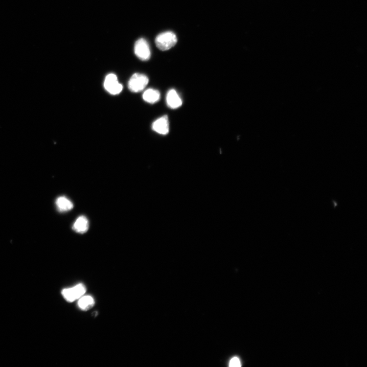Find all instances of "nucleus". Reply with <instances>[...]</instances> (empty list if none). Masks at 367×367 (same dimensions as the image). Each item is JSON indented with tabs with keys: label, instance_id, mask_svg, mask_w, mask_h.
Wrapping results in <instances>:
<instances>
[{
	"label": "nucleus",
	"instance_id": "8",
	"mask_svg": "<svg viewBox=\"0 0 367 367\" xmlns=\"http://www.w3.org/2000/svg\"><path fill=\"white\" fill-rule=\"evenodd\" d=\"M89 229V222L84 216L79 217L73 224L72 229L78 233L83 234L87 232Z\"/></svg>",
	"mask_w": 367,
	"mask_h": 367
},
{
	"label": "nucleus",
	"instance_id": "5",
	"mask_svg": "<svg viewBox=\"0 0 367 367\" xmlns=\"http://www.w3.org/2000/svg\"><path fill=\"white\" fill-rule=\"evenodd\" d=\"M87 291L85 286L80 284L72 288L65 289L62 291L64 298L69 302L74 301L81 298Z\"/></svg>",
	"mask_w": 367,
	"mask_h": 367
},
{
	"label": "nucleus",
	"instance_id": "9",
	"mask_svg": "<svg viewBox=\"0 0 367 367\" xmlns=\"http://www.w3.org/2000/svg\"><path fill=\"white\" fill-rule=\"evenodd\" d=\"M160 99V92L154 89L147 90L143 94L144 101L150 104H155L158 102Z\"/></svg>",
	"mask_w": 367,
	"mask_h": 367
},
{
	"label": "nucleus",
	"instance_id": "6",
	"mask_svg": "<svg viewBox=\"0 0 367 367\" xmlns=\"http://www.w3.org/2000/svg\"><path fill=\"white\" fill-rule=\"evenodd\" d=\"M152 129L158 134H167L169 130L168 116L164 115L155 120L152 125Z\"/></svg>",
	"mask_w": 367,
	"mask_h": 367
},
{
	"label": "nucleus",
	"instance_id": "12",
	"mask_svg": "<svg viewBox=\"0 0 367 367\" xmlns=\"http://www.w3.org/2000/svg\"><path fill=\"white\" fill-rule=\"evenodd\" d=\"M241 366L239 359L237 357H234L231 359L229 362V366L231 367H239Z\"/></svg>",
	"mask_w": 367,
	"mask_h": 367
},
{
	"label": "nucleus",
	"instance_id": "10",
	"mask_svg": "<svg viewBox=\"0 0 367 367\" xmlns=\"http://www.w3.org/2000/svg\"><path fill=\"white\" fill-rule=\"evenodd\" d=\"M56 205L58 210L61 212L69 211L73 207V203L65 197H59L56 201Z\"/></svg>",
	"mask_w": 367,
	"mask_h": 367
},
{
	"label": "nucleus",
	"instance_id": "11",
	"mask_svg": "<svg viewBox=\"0 0 367 367\" xmlns=\"http://www.w3.org/2000/svg\"><path fill=\"white\" fill-rule=\"evenodd\" d=\"M94 305V299L91 296L82 297L78 302L79 307L83 311H88L91 309Z\"/></svg>",
	"mask_w": 367,
	"mask_h": 367
},
{
	"label": "nucleus",
	"instance_id": "3",
	"mask_svg": "<svg viewBox=\"0 0 367 367\" xmlns=\"http://www.w3.org/2000/svg\"><path fill=\"white\" fill-rule=\"evenodd\" d=\"M105 90L110 94H119L123 89V86L118 82L117 77L114 73H110L105 79L104 83Z\"/></svg>",
	"mask_w": 367,
	"mask_h": 367
},
{
	"label": "nucleus",
	"instance_id": "2",
	"mask_svg": "<svg viewBox=\"0 0 367 367\" xmlns=\"http://www.w3.org/2000/svg\"><path fill=\"white\" fill-rule=\"evenodd\" d=\"M149 80L148 77L141 73L134 74L128 82L129 90L134 93L142 91L148 84Z\"/></svg>",
	"mask_w": 367,
	"mask_h": 367
},
{
	"label": "nucleus",
	"instance_id": "4",
	"mask_svg": "<svg viewBox=\"0 0 367 367\" xmlns=\"http://www.w3.org/2000/svg\"><path fill=\"white\" fill-rule=\"evenodd\" d=\"M134 52L136 56L142 61L148 60L151 57L149 45L144 39L138 40L135 44Z\"/></svg>",
	"mask_w": 367,
	"mask_h": 367
},
{
	"label": "nucleus",
	"instance_id": "7",
	"mask_svg": "<svg viewBox=\"0 0 367 367\" xmlns=\"http://www.w3.org/2000/svg\"><path fill=\"white\" fill-rule=\"evenodd\" d=\"M167 106L171 109H175L180 107L182 101L177 92L175 90H170L166 96Z\"/></svg>",
	"mask_w": 367,
	"mask_h": 367
},
{
	"label": "nucleus",
	"instance_id": "1",
	"mask_svg": "<svg viewBox=\"0 0 367 367\" xmlns=\"http://www.w3.org/2000/svg\"><path fill=\"white\" fill-rule=\"evenodd\" d=\"M178 41L176 34L170 31L162 33L157 36L155 43L161 51H167L174 46Z\"/></svg>",
	"mask_w": 367,
	"mask_h": 367
}]
</instances>
